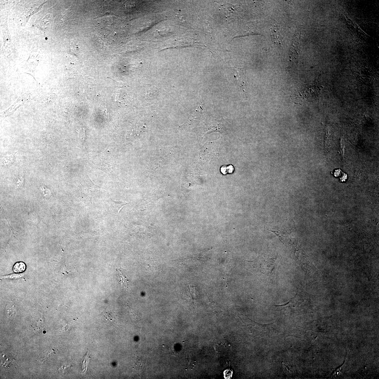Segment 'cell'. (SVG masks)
I'll return each instance as SVG.
<instances>
[{
  "mask_svg": "<svg viewBox=\"0 0 379 379\" xmlns=\"http://www.w3.org/2000/svg\"><path fill=\"white\" fill-rule=\"evenodd\" d=\"M24 275V274H12L3 276L2 277V278H5L10 279H17L22 277Z\"/></svg>",
  "mask_w": 379,
  "mask_h": 379,
  "instance_id": "cell-6",
  "label": "cell"
},
{
  "mask_svg": "<svg viewBox=\"0 0 379 379\" xmlns=\"http://www.w3.org/2000/svg\"><path fill=\"white\" fill-rule=\"evenodd\" d=\"M243 72L240 70H236L235 72V78H236L239 87L242 90L245 91L247 89L246 83L245 76L243 75Z\"/></svg>",
  "mask_w": 379,
  "mask_h": 379,
  "instance_id": "cell-1",
  "label": "cell"
},
{
  "mask_svg": "<svg viewBox=\"0 0 379 379\" xmlns=\"http://www.w3.org/2000/svg\"><path fill=\"white\" fill-rule=\"evenodd\" d=\"M117 272L118 276L119 278V282L120 283L122 284L125 289L127 287V283L129 282V280H127V277L126 276V274H124V273L121 270H117Z\"/></svg>",
  "mask_w": 379,
  "mask_h": 379,
  "instance_id": "cell-2",
  "label": "cell"
},
{
  "mask_svg": "<svg viewBox=\"0 0 379 379\" xmlns=\"http://www.w3.org/2000/svg\"><path fill=\"white\" fill-rule=\"evenodd\" d=\"M234 171V167L232 165L223 166L220 168V171L223 174H232Z\"/></svg>",
  "mask_w": 379,
  "mask_h": 379,
  "instance_id": "cell-4",
  "label": "cell"
},
{
  "mask_svg": "<svg viewBox=\"0 0 379 379\" xmlns=\"http://www.w3.org/2000/svg\"><path fill=\"white\" fill-rule=\"evenodd\" d=\"M88 353V352L87 354L86 355V356L83 360L82 363V372L83 373H84L87 371V366H88L89 360L90 359Z\"/></svg>",
  "mask_w": 379,
  "mask_h": 379,
  "instance_id": "cell-5",
  "label": "cell"
},
{
  "mask_svg": "<svg viewBox=\"0 0 379 379\" xmlns=\"http://www.w3.org/2000/svg\"><path fill=\"white\" fill-rule=\"evenodd\" d=\"M26 266L24 263L19 262H17L14 266L13 270L15 273H21L26 269Z\"/></svg>",
  "mask_w": 379,
  "mask_h": 379,
  "instance_id": "cell-3",
  "label": "cell"
}]
</instances>
